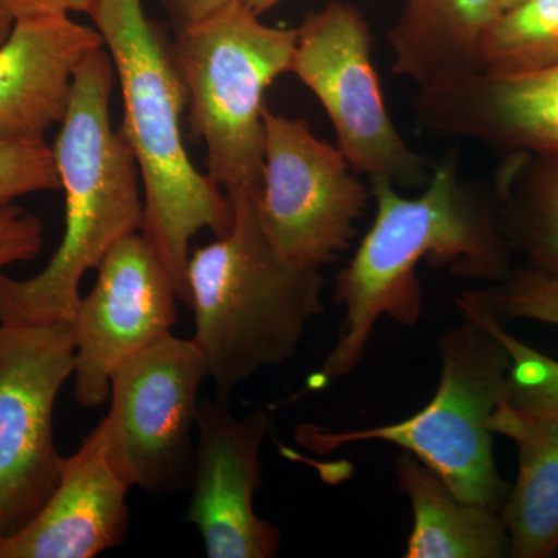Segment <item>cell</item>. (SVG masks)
I'll list each match as a JSON object with an SVG mask.
<instances>
[{
  "mask_svg": "<svg viewBox=\"0 0 558 558\" xmlns=\"http://www.w3.org/2000/svg\"><path fill=\"white\" fill-rule=\"evenodd\" d=\"M270 427L264 409L236 417L226 400L199 403L186 521L199 529L209 558H274L281 550V532L255 510Z\"/></svg>",
  "mask_w": 558,
  "mask_h": 558,
  "instance_id": "7c38bea8",
  "label": "cell"
},
{
  "mask_svg": "<svg viewBox=\"0 0 558 558\" xmlns=\"http://www.w3.org/2000/svg\"><path fill=\"white\" fill-rule=\"evenodd\" d=\"M230 2L233 0H165V5L170 11L175 27H182L205 20Z\"/></svg>",
  "mask_w": 558,
  "mask_h": 558,
  "instance_id": "484cf974",
  "label": "cell"
},
{
  "mask_svg": "<svg viewBox=\"0 0 558 558\" xmlns=\"http://www.w3.org/2000/svg\"><path fill=\"white\" fill-rule=\"evenodd\" d=\"M351 170L339 146L319 140L306 121L264 110L256 207L267 240L282 258L323 269L351 247L373 199L369 185Z\"/></svg>",
  "mask_w": 558,
  "mask_h": 558,
  "instance_id": "9c48e42d",
  "label": "cell"
},
{
  "mask_svg": "<svg viewBox=\"0 0 558 558\" xmlns=\"http://www.w3.org/2000/svg\"><path fill=\"white\" fill-rule=\"evenodd\" d=\"M414 113L421 128L433 134L558 159V65L442 81L418 89Z\"/></svg>",
  "mask_w": 558,
  "mask_h": 558,
  "instance_id": "4fadbf2b",
  "label": "cell"
},
{
  "mask_svg": "<svg viewBox=\"0 0 558 558\" xmlns=\"http://www.w3.org/2000/svg\"><path fill=\"white\" fill-rule=\"evenodd\" d=\"M44 245V223L13 202L0 207V270L35 259Z\"/></svg>",
  "mask_w": 558,
  "mask_h": 558,
  "instance_id": "cb8c5ba5",
  "label": "cell"
},
{
  "mask_svg": "<svg viewBox=\"0 0 558 558\" xmlns=\"http://www.w3.org/2000/svg\"><path fill=\"white\" fill-rule=\"evenodd\" d=\"M480 72L526 73L558 65V0H520L484 35Z\"/></svg>",
  "mask_w": 558,
  "mask_h": 558,
  "instance_id": "ffe728a7",
  "label": "cell"
},
{
  "mask_svg": "<svg viewBox=\"0 0 558 558\" xmlns=\"http://www.w3.org/2000/svg\"><path fill=\"white\" fill-rule=\"evenodd\" d=\"M498 13V0H407L388 32L392 72L417 89L480 72L481 43Z\"/></svg>",
  "mask_w": 558,
  "mask_h": 558,
  "instance_id": "e0dca14e",
  "label": "cell"
},
{
  "mask_svg": "<svg viewBox=\"0 0 558 558\" xmlns=\"http://www.w3.org/2000/svg\"><path fill=\"white\" fill-rule=\"evenodd\" d=\"M238 2H241L245 9L260 17L266 11L274 9L279 2H282V0H238Z\"/></svg>",
  "mask_w": 558,
  "mask_h": 558,
  "instance_id": "4316f807",
  "label": "cell"
},
{
  "mask_svg": "<svg viewBox=\"0 0 558 558\" xmlns=\"http://www.w3.org/2000/svg\"><path fill=\"white\" fill-rule=\"evenodd\" d=\"M438 352V389L413 416L360 429L301 425L296 439L319 454L369 440L392 444L424 462L462 501L501 512L509 486L498 470L488 422L508 392V351L464 318L440 332Z\"/></svg>",
  "mask_w": 558,
  "mask_h": 558,
  "instance_id": "8992f818",
  "label": "cell"
},
{
  "mask_svg": "<svg viewBox=\"0 0 558 558\" xmlns=\"http://www.w3.org/2000/svg\"><path fill=\"white\" fill-rule=\"evenodd\" d=\"M128 492L98 425L76 453L62 458L60 481L38 513L0 539V558H92L117 548L130 526Z\"/></svg>",
  "mask_w": 558,
  "mask_h": 558,
  "instance_id": "5bb4252c",
  "label": "cell"
},
{
  "mask_svg": "<svg viewBox=\"0 0 558 558\" xmlns=\"http://www.w3.org/2000/svg\"><path fill=\"white\" fill-rule=\"evenodd\" d=\"M494 435L515 444L519 472L501 508L512 558L558 553V417L501 400L492 414Z\"/></svg>",
  "mask_w": 558,
  "mask_h": 558,
  "instance_id": "2e32d148",
  "label": "cell"
},
{
  "mask_svg": "<svg viewBox=\"0 0 558 558\" xmlns=\"http://www.w3.org/2000/svg\"><path fill=\"white\" fill-rule=\"evenodd\" d=\"M112 58L123 97L120 135L137 163L143 189L142 233L170 270L190 307V242L202 230L223 236L233 222L229 197L202 174L182 134L185 92L170 40L146 16L142 0H95L89 11Z\"/></svg>",
  "mask_w": 558,
  "mask_h": 558,
  "instance_id": "7a4b0ae2",
  "label": "cell"
},
{
  "mask_svg": "<svg viewBox=\"0 0 558 558\" xmlns=\"http://www.w3.org/2000/svg\"><path fill=\"white\" fill-rule=\"evenodd\" d=\"M233 222L186 267L194 337L216 399L260 371L295 357L311 322L325 314L319 267L282 258L264 233L255 194L231 197Z\"/></svg>",
  "mask_w": 558,
  "mask_h": 558,
  "instance_id": "277c9868",
  "label": "cell"
},
{
  "mask_svg": "<svg viewBox=\"0 0 558 558\" xmlns=\"http://www.w3.org/2000/svg\"><path fill=\"white\" fill-rule=\"evenodd\" d=\"M207 365L191 340L165 337L120 366L100 422L110 465L128 487L168 495L193 480L196 427Z\"/></svg>",
  "mask_w": 558,
  "mask_h": 558,
  "instance_id": "ba28073f",
  "label": "cell"
},
{
  "mask_svg": "<svg viewBox=\"0 0 558 558\" xmlns=\"http://www.w3.org/2000/svg\"><path fill=\"white\" fill-rule=\"evenodd\" d=\"M296 36V28L263 24L233 0L205 20L175 27L170 40L191 134L204 143L207 175L229 199L259 194L264 97L292 70Z\"/></svg>",
  "mask_w": 558,
  "mask_h": 558,
  "instance_id": "5b68a950",
  "label": "cell"
},
{
  "mask_svg": "<svg viewBox=\"0 0 558 558\" xmlns=\"http://www.w3.org/2000/svg\"><path fill=\"white\" fill-rule=\"evenodd\" d=\"M499 319H526L558 328V277L531 266L513 267L497 282L481 289Z\"/></svg>",
  "mask_w": 558,
  "mask_h": 558,
  "instance_id": "7402d4cb",
  "label": "cell"
},
{
  "mask_svg": "<svg viewBox=\"0 0 558 558\" xmlns=\"http://www.w3.org/2000/svg\"><path fill=\"white\" fill-rule=\"evenodd\" d=\"M73 369L72 323H0V539L24 527L60 481L53 411Z\"/></svg>",
  "mask_w": 558,
  "mask_h": 558,
  "instance_id": "30bf717a",
  "label": "cell"
},
{
  "mask_svg": "<svg viewBox=\"0 0 558 558\" xmlns=\"http://www.w3.org/2000/svg\"><path fill=\"white\" fill-rule=\"evenodd\" d=\"M519 2L520 0H498L499 11L510 9V7L515 5V3Z\"/></svg>",
  "mask_w": 558,
  "mask_h": 558,
  "instance_id": "f1b7e54d",
  "label": "cell"
},
{
  "mask_svg": "<svg viewBox=\"0 0 558 558\" xmlns=\"http://www.w3.org/2000/svg\"><path fill=\"white\" fill-rule=\"evenodd\" d=\"M95 0H0V10L16 21L21 17L46 16V14H89Z\"/></svg>",
  "mask_w": 558,
  "mask_h": 558,
  "instance_id": "d4e9b609",
  "label": "cell"
},
{
  "mask_svg": "<svg viewBox=\"0 0 558 558\" xmlns=\"http://www.w3.org/2000/svg\"><path fill=\"white\" fill-rule=\"evenodd\" d=\"M116 69L106 47L92 51L73 81L53 154L65 194V227L46 269L28 279L0 270V323L72 322L84 275L110 248L142 230V179L130 146L113 130Z\"/></svg>",
  "mask_w": 558,
  "mask_h": 558,
  "instance_id": "3957f363",
  "label": "cell"
},
{
  "mask_svg": "<svg viewBox=\"0 0 558 558\" xmlns=\"http://www.w3.org/2000/svg\"><path fill=\"white\" fill-rule=\"evenodd\" d=\"M398 488L409 498L413 524L405 558H505L510 542L499 510L462 501L442 480L403 451L396 458Z\"/></svg>",
  "mask_w": 558,
  "mask_h": 558,
  "instance_id": "ac0fdd59",
  "label": "cell"
},
{
  "mask_svg": "<svg viewBox=\"0 0 558 558\" xmlns=\"http://www.w3.org/2000/svg\"><path fill=\"white\" fill-rule=\"evenodd\" d=\"M57 190L60 172L46 140L0 143V207L27 194Z\"/></svg>",
  "mask_w": 558,
  "mask_h": 558,
  "instance_id": "603a6c76",
  "label": "cell"
},
{
  "mask_svg": "<svg viewBox=\"0 0 558 558\" xmlns=\"http://www.w3.org/2000/svg\"><path fill=\"white\" fill-rule=\"evenodd\" d=\"M296 32L290 73L325 108L352 171L380 175L402 189H424L433 167L407 145L389 117L363 14L348 3L330 2Z\"/></svg>",
  "mask_w": 558,
  "mask_h": 558,
  "instance_id": "52a82bcc",
  "label": "cell"
},
{
  "mask_svg": "<svg viewBox=\"0 0 558 558\" xmlns=\"http://www.w3.org/2000/svg\"><path fill=\"white\" fill-rule=\"evenodd\" d=\"M100 32L68 14L21 17L0 46V143L46 140L68 113L80 65Z\"/></svg>",
  "mask_w": 558,
  "mask_h": 558,
  "instance_id": "9a60e30c",
  "label": "cell"
},
{
  "mask_svg": "<svg viewBox=\"0 0 558 558\" xmlns=\"http://www.w3.org/2000/svg\"><path fill=\"white\" fill-rule=\"evenodd\" d=\"M72 322L75 399L105 405L123 363L170 336L178 323V290L170 270L142 231L117 242L98 267Z\"/></svg>",
  "mask_w": 558,
  "mask_h": 558,
  "instance_id": "8fae6325",
  "label": "cell"
},
{
  "mask_svg": "<svg viewBox=\"0 0 558 558\" xmlns=\"http://www.w3.org/2000/svg\"><path fill=\"white\" fill-rule=\"evenodd\" d=\"M369 189L376 218L336 277L332 300L344 317L323 362L325 379H341L357 368L381 318L416 325L424 310L416 274L421 260L487 286L513 269L515 250L501 211L461 179L457 153L433 167L421 196H403L380 175L369 178Z\"/></svg>",
  "mask_w": 558,
  "mask_h": 558,
  "instance_id": "6da1fadb",
  "label": "cell"
},
{
  "mask_svg": "<svg viewBox=\"0 0 558 558\" xmlns=\"http://www.w3.org/2000/svg\"><path fill=\"white\" fill-rule=\"evenodd\" d=\"M495 182L513 250L527 266L558 277V159L509 154Z\"/></svg>",
  "mask_w": 558,
  "mask_h": 558,
  "instance_id": "d6986e66",
  "label": "cell"
},
{
  "mask_svg": "<svg viewBox=\"0 0 558 558\" xmlns=\"http://www.w3.org/2000/svg\"><path fill=\"white\" fill-rule=\"evenodd\" d=\"M454 303L462 318L488 330L508 351L506 400L519 409L558 417V360L510 333L488 306L481 289L459 293Z\"/></svg>",
  "mask_w": 558,
  "mask_h": 558,
  "instance_id": "44dd1931",
  "label": "cell"
},
{
  "mask_svg": "<svg viewBox=\"0 0 558 558\" xmlns=\"http://www.w3.org/2000/svg\"><path fill=\"white\" fill-rule=\"evenodd\" d=\"M14 21L0 10V46L9 38Z\"/></svg>",
  "mask_w": 558,
  "mask_h": 558,
  "instance_id": "83f0119b",
  "label": "cell"
}]
</instances>
